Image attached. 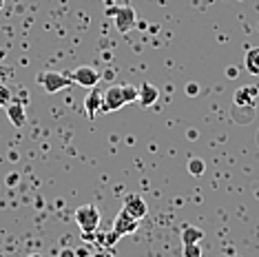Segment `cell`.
Wrapping results in <instances>:
<instances>
[{
    "label": "cell",
    "mask_w": 259,
    "mask_h": 257,
    "mask_svg": "<svg viewBox=\"0 0 259 257\" xmlns=\"http://www.w3.org/2000/svg\"><path fill=\"white\" fill-rule=\"evenodd\" d=\"M73 220H75V224L80 226L82 235H93L100 226V211L93 204H84V206H80L78 211H75Z\"/></svg>",
    "instance_id": "obj_1"
},
{
    "label": "cell",
    "mask_w": 259,
    "mask_h": 257,
    "mask_svg": "<svg viewBox=\"0 0 259 257\" xmlns=\"http://www.w3.org/2000/svg\"><path fill=\"white\" fill-rule=\"evenodd\" d=\"M38 82H40V87H42L47 93H51V96H54V93L67 89V87L71 84L73 80H71V75H69V73L47 71V73H40V75H38Z\"/></svg>",
    "instance_id": "obj_2"
},
{
    "label": "cell",
    "mask_w": 259,
    "mask_h": 257,
    "mask_svg": "<svg viewBox=\"0 0 259 257\" xmlns=\"http://www.w3.org/2000/svg\"><path fill=\"white\" fill-rule=\"evenodd\" d=\"M138 229H140V220H135L133 215H128L124 211V208H120L115 215V220H113V231L120 237H126V235H133Z\"/></svg>",
    "instance_id": "obj_3"
},
{
    "label": "cell",
    "mask_w": 259,
    "mask_h": 257,
    "mask_svg": "<svg viewBox=\"0 0 259 257\" xmlns=\"http://www.w3.org/2000/svg\"><path fill=\"white\" fill-rule=\"evenodd\" d=\"M124 96H122V84H113L107 91H102V113H111L124 107Z\"/></svg>",
    "instance_id": "obj_4"
},
{
    "label": "cell",
    "mask_w": 259,
    "mask_h": 257,
    "mask_svg": "<svg viewBox=\"0 0 259 257\" xmlns=\"http://www.w3.org/2000/svg\"><path fill=\"white\" fill-rule=\"evenodd\" d=\"M122 208H124L128 215H133L135 220H144L146 213H149V206H146L144 197L138 195V193H128L124 197V202H122Z\"/></svg>",
    "instance_id": "obj_5"
},
{
    "label": "cell",
    "mask_w": 259,
    "mask_h": 257,
    "mask_svg": "<svg viewBox=\"0 0 259 257\" xmlns=\"http://www.w3.org/2000/svg\"><path fill=\"white\" fill-rule=\"evenodd\" d=\"M100 78H102V75H100V71H98V69H93V67H78L71 73L73 82L80 84V87H87V89H93V87H98Z\"/></svg>",
    "instance_id": "obj_6"
},
{
    "label": "cell",
    "mask_w": 259,
    "mask_h": 257,
    "mask_svg": "<svg viewBox=\"0 0 259 257\" xmlns=\"http://www.w3.org/2000/svg\"><path fill=\"white\" fill-rule=\"evenodd\" d=\"M113 20H115V27L120 33H126L135 27V11L133 7H117L113 11Z\"/></svg>",
    "instance_id": "obj_7"
},
{
    "label": "cell",
    "mask_w": 259,
    "mask_h": 257,
    "mask_svg": "<svg viewBox=\"0 0 259 257\" xmlns=\"http://www.w3.org/2000/svg\"><path fill=\"white\" fill-rule=\"evenodd\" d=\"M257 93H259L257 87H241V89L235 91L233 104H235V107L252 109V107H255V102H257Z\"/></svg>",
    "instance_id": "obj_8"
},
{
    "label": "cell",
    "mask_w": 259,
    "mask_h": 257,
    "mask_svg": "<svg viewBox=\"0 0 259 257\" xmlns=\"http://www.w3.org/2000/svg\"><path fill=\"white\" fill-rule=\"evenodd\" d=\"M7 118H9V122L14 124L16 128H20V126H25V122H27V113H25V104L22 102H14L11 100L7 107Z\"/></svg>",
    "instance_id": "obj_9"
},
{
    "label": "cell",
    "mask_w": 259,
    "mask_h": 257,
    "mask_svg": "<svg viewBox=\"0 0 259 257\" xmlns=\"http://www.w3.org/2000/svg\"><path fill=\"white\" fill-rule=\"evenodd\" d=\"M84 111L89 118H96L98 113H102V91H98L96 87H93L91 93L84 98Z\"/></svg>",
    "instance_id": "obj_10"
},
{
    "label": "cell",
    "mask_w": 259,
    "mask_h": 257,
    "mask_svg": "<svg viewBox=\"0 0 259 257\" xmlns=\"http://www.w3.org/2000/svg\"><path fill=\"white\" fill-rule=\"evenodd\" d=\"M138 91H140L138 102L142 104V107H151V104H155L157 98H160V89H157L155 84H151V82H144Z\"/></svg>",
    "instance_id": "obj_11"
},
{
    "label": "cell",
    "mask_w": 259,
    "mask_h": 257,
    "mask_svg": "<svg viewBox=\"0 0 259 257\" xmlns=\"http://www.w3.org/2000/svg\"><path fill=\"white\" fill-rule=\"evenodd\" d=\"M244 67L250 75H259V47H252V49L246 51L244 56Z\"/></svg>",
    "instance_id": "obj_12"
},
{
    "label": "cell",
    "mask_w": 259,
    "mask_h": 257,
    "mask_svg": "<svg viewBox=\"0 0 259 257\" xmlns=\"http://www.w3.org/2000/svg\"><path fill=\"white\" fill-rule=\"evenodd\" d=\"M91 242H96V244H100V246L102 248H113L117 242H120V235H117V233L111 229L109 233H100V235L96 237V233H93L91 235Z\"/></svg>",
    "instance_id": "obj_13"
},
{
    "label": "cell",
    "mask_w": 259,
    "mask_h": 257,
    "mask_svg": "<svg viewBox=\"0 0 259 257\" xmlns=\"http://www.w3.org/2000/svg\"><path fill=\"white\" fill-rule=\"evenodd\" d=\"M202 237H204V233L195 229V226H186V229L182 231V242L184 244H199Z\"/></svg>",
    "instance_id": "obj_14"
},
{
    "label": "cell",
    "mask_w": 259,
    "mask_h": 257,
    "mask_svg": "<svg viewBox=\"0 0 259 257\" xmlns=\"http://www.w3.org/2000/svg\"><path fill=\"white\" fill-rule=\"evenodd\" d=\"M206 171V164L204 160H199V157H193V160H188V173L195 175V178H199Z\"/></svg>",
    "instance_id": "obj_15"
},
{
    "label": "cell",
    "mask_w": 259,
    "mask_h": 257,
    "mask_svg": "<svg viewBox=\"0 0 259 257\" xmlns=\"http://www.w3.org/2000/svg\"><path fill=\"white\" fill-rule=\"evenodd\" d=\"M122 96H124V102H138V96H140V91H138V87H133V84H122Z\"/></svg>",
    "instance_id": "obj_16"
},
{
    "label": "cell",
    "mask_w": 259,
    "mask_h": 257,
    "mask_svg": "<svg viewBox=\"0 0 259 257\" xmlns=\"http://www.w3.org/2000/svg\"><path fill=\"white\" fill-rule=\"evenodd\" d=\"M14 100V96H11V91L7 89V87L5 84H0V109H5L7 107V104Z\"/></svg>",
    "instance_id": "obj_17"
},
{
    "label": "cell",
    "mask_w": 259,
    "mask_h": 257,
    "mask_svg": "<svg viewBox=\"0 0 259 257\" xmlns=\"http://www.w3.org/2000/svg\"><path fill=\"white\" fill-rule=\"evenodd\" d=\"M184 257H202L199 244H184Z\"/></svg>",
    "instance_id": "obj_18"
},
{
    "label": "cell",
    "mask_w": 259,
    "mask_h": 257,
    "mask_svg": "<svg viewBox=\"0 0 259 257\" xmlns=\"http://www.w3.org/2000/svg\"><path fill=\"white\" fill-rule=\"evenodd\" d=\"M60 257H75V250H71V248H64L62 253H60Z\"/></svg>",
    "instance_id": "obj_19"
},
{
    "label": "cell",
    "mask_w": 259,
    "mask_h": 257,
    "mask_svg": "<svg viewBox=\"0 0 259 257\" xmlns=\"http://www.w3.org/2000/svg\"><path fill=\"white\" fill-rule=\"evenodd\" d=\"M188 96H195V93H197V84H188Z\"/></svg>",
    "instance_id": "obj_20"
},
{
    "label": "cell",
    "mask_w": 259,
    "mask_h": 257,
    "mask_svg": "<svg viewBox=\"0 0 259 257\" xmlns=\"http://www.w3.org/2000/svg\"><path fill=\"white\" fill-rule=\"evenodd\" d=\"M91 257H113V255H109L107 250H100V253H96V255H91Z\"/></svg>",
    "instance_id": "obj_21"
},
{
    "label": "cell",
    "mask_w": 259,
    "mask_h": 257,
    "mask_svg": "<svg viewBox=\"0 0 259 257\" xmlns=\"http://www.w3.org/2000/svg\"><path fill=\"white\" fill-rule=\"evenodd\" d=\"M27 257H45V255H40V253H31V255H27Z\"/></svg>",
    "instance_id": "obj_22"
},
{
    "label": "cell",
    "mask_w": 259,
    "mask_h": 257,
    "mask_svg": "<svg viewBox=\"0 0 259 257\" xmlns=\"http://www.w3.org/2000/svg\"><path fill=\"white\" fill-rule=\"evenodd\" d=\"M104 3H107V5H111V3H115V0H104Z\"/></svg>",
    "instance_id": "obj_23"
},
{
    "label": "cell",
    "mask_w": 259,
    "mask_h": 257,
    "mask_svg": "<svg viewBox=\"0 0 259 257\" xmlns=\"http://www.w3.org/2000/svg\"><path fill=\"white\" fill-rule=\"evenodd\" d=\"M3 5H5V0H0V9H3Z\"/></svg>",
    "instance_id": "obj_24"
}]
</instances>
